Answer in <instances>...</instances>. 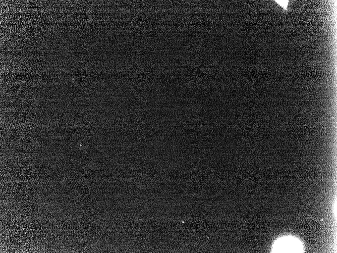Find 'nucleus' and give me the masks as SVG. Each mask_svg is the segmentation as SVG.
Listing matches in <instances>:
<instances>
[{
	"instance_id": "1",
	"label": "nucleus",
	"mask_w": 337,
	"mask_h": 253,
	"mask_svg": "<svg viewBox=\"0 0 337 253\" xmlns=\"http://www.w3.org/2000/svg\"><path fill=\"white\" fill-rule=\"evenodd\" d=\"M301 242L292 237H285L278 239L273 247L274 252H301L302 251Z\"/></svg>"
}]
</instances>
